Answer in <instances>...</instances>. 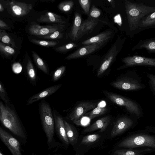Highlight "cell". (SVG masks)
I'll return each instance as SVG.
<instances>
[{
  "label": "cell",
  "instance_id": "cell-1",
  "mask_svg": "<svg viewBox=\"0 0 155 155\" xmlns=\"http://www.w3.org/2000/svg\"><path fill=\"white\" fill-rule=\"evenodd\" d=\"M12 105L0 101V120L3 125L14 135L22 140H26L25 128L17 113Z\"/></svg>",
  "mask_w": 155,
  "mask_h": 155
},
{
  "label": "cell",
  "instance_id": "cell-2",
  "mask_svg": "<svg viewBox=\"0 0 155 155\" xmlns=\"http://www.w3.org/2000/svg\"><path fill=\"white\" fill-rule=\"evenodd\" d=\"M125 11L128 24L131 31L137 28L140 21L144 16L155 12V7L147 6L125 0Z\"/></svg>",
  "mask_w": 155,
  "mask_h": 155
},
{
  "label": "cell",
  "instance_id": "cell-3",
  "mask_svg": "<svg viewBox=\"0 0 155 155\" xmlns=\"http://www.w3.org/2000/svg\"><path fill=\"white\" fill-rule=\"evenodd\" d=\"M39 110L42 126L49 146L54 140L55 123L53 111L50 104L44 100L40 102Z\"/></svg>",
  "mask_w": 155,
  "mask_h": 155
},
{
  "label": "cell",
  "instance_id": "cell-4",
  "mask_svg": "<svg viewBox=\"0 0 155 155\" xmlns=\"http://www.w3.org/2000/svg\"><path fill=\"white\" fill-rule=\"evenodd\" d=\"M118 146L130 149L147 147L155 150V137L144 134L133 135L122 141Z\"/></svg>",
  "mask_w": 155,
  "mask_h": 155
},
{
  "label": "cell",
  "instance_id": "cell-5",
  "mask_svg": "<svg viewBox=\"0 0 155 155\" xmlns=\"http://www.w3.org/2000/svg\"><path fill=\"white\" fill-rule=\"evenodd\" d=\"M105 96L114 103L120 106H124L130 113L137 116L141 112L137 104L133 101L117 94L104 91Z\"/></svg>",
  "mask_w": 155,
  "mask_h": 155
},
{
  "label": "cell",
  "instance_id": "cell-6",
  "mask_svg": "<svg viewBox=\"0 0 155 155\" xmlns=\"http://www.w3.org/2000/svg\"><path fill=\"white\" fill-rule=\"evenodd\" d=\"M0 139L8 149L12 155H22L18 140L11 134L0 127Z\"/></svg>",
  "mask_w": 155,
  "mask_h": 155
},
{
  "label": "cell",
  "instance_id": "cell-7",
  "mask_svg": "<svg viewBox=\"0 0 155 155\" xmlns=\"http://www.w3.org/2000/svg\"><path fill=\"white\" fill-rule=\"evenodd\" d=\"M65 26L59 24L54 25L41 26L38 24L31 25L28 29L30 34L36 36H45L57 31H62Z\"/></svg>",
  "mask_w": 155,
  "mask_h": 155
},
{
  "label": "cell",
  "instance_id": "cell-8",
  "mask_svg": "<svg viewBox=\"0 0 155 155\" xmlns=\"http://www.w3.org/2000/svg\"><path fill=\"white\" fill-rule=\"evenodd\" d=\"M113 87L121 90L134 91L140 89L143 87L137 80L130 78H123L110 83Z\"/></svg>",
  "mask_w": 155,
  "mask_h": 155
},
{
  "label": "cell",
  "instance_id": "cell-9",
  "mask_svg": "<svg viewBox=\"0 0 155 155\" xmlns=\"http://www.w3.org/2000/svg\"><path fill=\"white\" fill-rule=\"evenodd\" d=\"M107 40L102 41L81 48L68 55L65 59L70 60L78 58L92 53L99 49Z\"/></svg>",
  "mask_w": 155,
  "mask_h": 155
},
{
  "label": "cell",
  "instance_id": "cell-10",
  "mask_svg": "<svg viewBox=\"0 0 155 155\" xmlns=\"http://www.w3.org/2000/svg\"><path fill=\"white\" fill-rule=\"evenodd\" d=\"M96 104L90 102H83L78 104L70 114L69 118L76 123L88 111L94 108Z\"/></svg>",
  "mask_w": 155,
  "mask_h": 155
},
{
  "label": "cell",
  "instance_id": "cell-11",
  "mask_svg": "<svg viewBox=\"0 0 155 155\" xmlns=\"http://www.w3.org/2000/svg\"><path fill=\"white\" fill-rule=\"evenodd\" d=\"M56 133L62 141L66 145L69 144L67 138L64 120L55 109L52 110Z\"/></svg>",
  "mask_w": 155,
  "mask_h": 155
},
{
  "label": "cell",
  "instance_id": "cell-12",
  "mask_svg": "<svg viewBox=\"0 0 155 155\" xmlns=\"http://www.w3.org/2000/svg\"><path fill=\"white\" fill-rule=\"evenodd\" d=\"M122 61L124 64V67L142 65L155 66V59L137 55L125 58Z\"/></svg>",
  "mask_w": 155,
  "mask_h": 155
},
{
  "label": "cell",
  "instance_id": "cell-13",
  "mask_svg": "<svg viewBox=\"0 0 155 155\" xmlns=\"http://www.w3.org/2000/svg\"><path fill=\"white\" fill-rule=\"evenodd\" d=\"M133 122L129 117H124L118 118L112 128L111 132L112 137L119 135L130 127L133 125Z\"/></svg>",
  "mask_w": 155,
  "mask_h": 155
},
{
  "label": "cell",
  "instance_id": "cell-14",
  "mask_svg": "<svg viewBox=\"0 0 155 155\" xmlns=\"http://www.w3.org/2000/svg\"><path fill=\"white\" fill-rule=\"evenodd\" d=\"M10 8L14 15L22 17L28 14L31 10L32 5L22 2L11 0L9 3Z\"/></svg>",
  "mask_w": 155,
  "mask_h": 155
},
{
  "label": "cell",
  "instance_id": "cell-15",
  "mask_svg": "<svg viewBox=\"0 0 155 155\" xmlns=\"http://www.w3.org/2000/svg\"><path fill=\"white\" fill-rule=\"evenodd\" d=\"M59 84L47 88L30 97L28 100L26 105H29L35 102L47 97L56 92L61 87Z\"/></svg>",
  "mask_w": 155,
  "mask_h": 155
},
{
  "label": "cell",
  "instance_id": "cell-16",
  "mask_svg": "<svg viewBox=\"0 0 155 155\" xmlns=\"http://www.w3.org/2000/svg\"><path fill=\"white\" fill-rule=\"evenodd\" d=\"M118 53L115 45L110 49L105 57L97 73L98 77L101 75L108 68Z\"/></svg>",
  "mask_w": 155,
  "mask_h": 155
},
{
  "label": "cell",
  "instance_id": "cell-17",
  "mask_svg": "<svg viewBox=\"0 0 155 155\" xmlns=\"http://www.w3.org/2000/svg\"><path fill=\"white\" fill-rule=\"evenodd\" d=\"M98 22L97 19L91 17L82 22L76 40H79L84 35L92 31Z\"/></svg>",
  "mask_w": 155,
  "mask_h": 155
},
{
  "label": "cell",
  "instance_id": "cell-18",
  "mask_svg": "<svg viewBox=\"0 0 155 155\" xmlns=\"http://www.w3.org/2000/svg\"><path fill=\"white\" fill-rule=\"evenodd\" d=\"M110 120V117L109 116L104 117L97 120L90 126L84 130L83 132L84 133L90 132L100 129V132H103L106 130Z\"/></svg>",
  "mask_w": 155,
  "mask_h": 155
},
{
  "label": "cell",
  "instance_id": "cell-19",
  "mask_svg": "<svg viewBox=\"0 0 155 155\" xmlns=\"http://www.w3.org/2000/svg\"><path fill=\"white\" fill-rule=\"evenodd\" d=\"M37 21L39 22L57 23L61 25L66 23L61 16L50 12L41 15L37 18Z\"/></svg>",
  "mask_w": 155,
  "mask_h": 155
},
{
  "label": "cell",
  "instance_id": "cell-20",
  "mask_svg": "<svg viewBox=\"0 0 155 155\" xmlns=\"http://www.w3.org/2000/svg\"><path fill=\"white\" fill-rule=\"evenodd\" d=\"M111 33V31H105L83 41L82 44L87 45L108 40L110 38Z\"/></svg>",
  "mask_w": 155,
  "mask_h": 155
},
{
  "label": "cell",
  "instance_id": "cell-21",
  "mask_svg": "<svg viewBox=\"0 0 155 155\" xmlns=\"http://www.w3.org/2000/svg\"><path fill=\"white\" fill-rule=\"evenodd\" d=\"M81 23L82 19L81 15L78 13H76L70 33L71 38L73 40H76Z\"/></svg>",
  "mask_w": 155,
  "mask_h": 155
},
{
  "label": "cell",
  "instance_id": "cell-22",
  "mask_svg": "<svg viewBox=\"0 0 155 155\" xmlns=\"http://www.w3.org/2000/svg\"><path fill=\"white\" fill-rule=\"evenodd\" d=\"M66 135L69 143L74 145L77 142V135L75 133L71 125L65 120H64Z\"/></svg>",
  "mask_w": 155,
  "mask_h": 155
},
{
  "label": "cell",
  "instance_id": "cell-23",
  "mask_svg": "<svg viewBox=\"0 0 155 155\" xmlns=\"http://www.w3.org/2000/svg\"><path fill=\"white\" fill-rule=\"evenodd\" d=\"M152 149H146L139 150L132 149H121L116 150L113 155H143Z\"/></svg>",
  "mask_w": 155,
  "mask_h": 155
},
{
  "label": "cell",
  "instance_id": "cell-24",
  "mask_svg": "<svg viewBox=\"0 0 155 155\" xmlns=\"http://www.w3.org/2000/svg\"><path fill=\"white\" fill-rule=\"evenodd\" d=\"M27 76L30 81L36 84L38 80V76L31 60L28 59L26 66Z\"/></svg>",
  "mask_w": 155,
  "mask_h": 155
},
{
  "label": "cell",
  "instance_id": "cell-25",
  "mask_svg": "<svg viewBox=\"0 0 155 155\" xmlns=\"http://www.w3.org/2000/svg\"><path fill=\"white\" fill-rule=\"evenodd\" d=\"M32 52L34 61L38 68L46 74H49V70L46 64L35 52Z\"/></svg>",
  "mask_w": 155,
  "mask_h": 155
},
{
  "label": "cell",
  "instance_id": "cell-26",
  "mask_svg": "<svg viewBox=\"0 0 155 155\" xmlns=\"http://www.w3.org/2000/svg\"><path fill=\"white\" fill-rule=\"evenodd\" d=\"M107 108L104 107L98 106L86 115L90 120L105 114L107 111Z\"/></svg>",
  "mask_w": 155,
  "mask_h": 155
},
{
  "label": "cell",
  "instance_id": "cell-27",
  "mask_svg": "<svg viewBox=\"0 0 155 155\" xmlns=\"http://www.w3.org/2000/svg\"><path fill=\"white\" fill-rule=\"evenodd\" d=\"M0 40L1 42L13 48H15V42L4 31L1 29L0 31Z\"/></svg>",
  "mask_w": 155,
  "mask_h": 155
},
{
  "label": "cell",
  "instance_id": "cell-28",
  "mask_svg": "<svg viewBox=\"0 0 155 155\" xmlns=\"http://www.w3.org/2000/svg\"><path fill=\"white\" fill-rule=\"evenodd\" d=\"M155 25V12L149 15L141 21L139 26L146 27Z\"/></svg>",
  "mask_w": 155,
  "mask_h": 155
},
{
  "label": "cell",
  "instance_id": "cell-29",
  "mask_svg": "<svg viewBox=\"0 0 155 155\" xmlns=\"http://www.w3.org/2000/svg\"><path fill=\"white\" fill-rule=\"evenodd\" d=\"M0 52L6 56L12 55L15 53V51L13 48L1 42L0 43Z\"/></svg>",
  "mask_w": 155,
  "mask_h": 155
},
{
  "label": "cell",
  "instance_id": "cell-30",
  "mask_svg": "<svg viewBox=\"0 0 155 155\" xmlns=\"http://www.w3.org/2000/svg\"><path fill=\"white\" fill-rule=\"evenodd\" d=\"M30 41L35 44L47 47L54 46L58 45V43L56 41L41 40L35 39H31Z\"/></svg>",
  "mask_w": 155,
  "mask_h": 155
},
{
  "label": "cell",
  "instance_id": "cell-31",
  "mask_svg": "<svg viewBox=\"0 0 155 155\" xmlns=\"http://www.w3.org/2000/svg\"><path fill=\"white\" fill-rule=\"evenodd\" d=\"M101 137L98 134H92L84 136L82 139L81 144H88L95 142L98 140Z\"/></svg>",
  "mask_w": 155,
  "mask_h": 155
},
{
  "label": "cell",
  "instance_id": "cell-32",
  "mask_svg": "<svg viewBox=\"0 0 155 155\" xmlns=\"http://www.w3.org/2000/svg\"><path fill=\"white\" fill-rule=\"evenodd\" d=\"M74 5V2L73 1H64L61 2L59 4L58 8L61 11L68 12L72 8Z\"/></svg>",
  "mask_w": 155,
  "mask_h": 155
},
{
  "label": "cell",
  "instance_id": "cell-33",
  "mask_svg": "<svg viewBox=\"0 0 155 155\" xmlns=\"http://www.w3.org/2000/svg\"><path fill=\"white\" fill-rule=\"evenodd\" d=\"M78 46V45L74 43H70L67 44L60 46L55 49V50L58 52H64Z\"/></svg>",
  "mask_w": 155,
  "mask_h": 155
},
{
  "label": "cell",
  "instance_id": "cell-34",
  "mask_svg": "<svg viewBox=\"0 0 155 155\" xmlns=\"http://www.w3.org/2000/svg\"><path fill=\"white\" fill-rule=\"evenodd\" d=\"M66 68L65 66H61L54 71L52 77L53 81H56L61 78L65 71Z\"/></svg>",
  "mask_w": 155,
  "mask_h": 155
},
{
  "label": "cell",
  "instance_id": "cell-35",
  "mask_svg": "<svg viewBox=\"0 0 155 155\" xmlns=\"http://www.w3.org/2000/svg\"><path fill=\"white\" fill-rule=\"evenodd\" d=\"M0 97L5 104L12 105L5 89L1 81L0 82Z\"/></svg>",
  "mask_w": 155,
  "mask_h": 155
},
{
  "label": "cell",
  "instance_id": "cell-36",
  "mask_svg": "<svg viewBox=\"0 0 155 155\" xmlns=\"http://www.w3.org/2000/svg\"><path fill=\"white\" fill-rule=\"evenodd\" d=\"M140 48H144L150 51H154L155 50V39L144 42L140 46Z\"/></svg>",
  "mask_w": 155,
  "mask_h": 155
},
{
  "label": "cell",
  "instance_id": "cell-37",
  "mask_svg": "<svg viewBox=\"0 0 155 155\" xmlns=\"http://www.w3.org/2000/svg\"><path fill=\"white\" fill-rule=\"evenodd\" d=\"M61 31H57L48 35L41 36V38L46 39H59L63 37V34Z\"/></svg>",
  "mask_w": 155,
  "mask_h": 155
},
{
  "label": "cell",
  "instance_id": "cell-38",
  "mask_svg": "<svg viewBox=\"0 0 155 155\" xmlns=\"http://www.w3.org/2000/svg\"><path fill=\"white\" fill-rule=\"evenodd\" d=\"M78 2L85 14H88L90 12V1L89 0H79Z\"/></svg>",
  "mask_w": 155,
  "mask_h": 155
},
{
  "label": "cell",
  "instance_id": "cell-39",
  "mask_svg": "<svg viewBox=\"0 0 155 155\" xmlns=\"http://www.w3.org/2000/svg\"><path fill=\"white\" fill-rule=\"evenodd\" d=\"M89 15L91 18H98L101 14V11L94 5H93L90 10Z\"/></svg>",
  "mask_w": 155,
  "mask_h": 155
},
{
  "label": "cell",
  "instance_id": "cell-40",
  "mask_svg": "<svg viewBox=\"0 0 155 155\" xmlns=\"http://www.w3.org/2000/svg\"><path fill=\"white\" fill-rule=\"evenodd\" d=\"M149 80L152 87L155 91V75L149 74L147 75Z\"/></svg>",
  "mask_w": 155,
  "mask_h": 155
},
{
  "label": "cell",
  "instance_id": "cell-41",
  "mask_svg": "<svg viewBox=\"0 0 155 155\" xmlns=\"http://www.w3.org/2000/svg\"><path fill=\"white\" fill-rule=\"evenodd\" d=\"M22 68L21 65L19 63H15L12 65V69L14 72L18 73L21 71Z\"/></svg>",
  "mask_w": 155,
  "mask_h": 155
},
{
  "label": "cell",
  "instance_id": "cell-42",
  "mask_svg": "<svg viewBox=\"0 0 155 155\" xmlns=\"http://www.w3.org/2000/svg\"><path fill=\"white\" fill-rule=\"evenodd\" d=\"M0 28L1 29L10 30V28L8 25L1 19L0 20Z\"/></svg>",
  "mask_w": 155,
  "mask_h": 155
},
{
  "label": "cell",
  "instance_id": "cell-43",
  "mask_svg": "<svg viewBox=\"0 0 155 155\" xmlns=\"http://www.w3.org/2000/svg\"><path fill=\"white\" fill-rule=\"evenodd\" d=\"M107 1L110 3L112 7L114 8L115 7V2L114 0H108Z\"/></svg>",
  "mask_w": 155,
  "mask_h": 155
},
{
  "label": "cell",
  "instance_id": "cell-44",
  "mask_svg": "<svg viewBox=\"0 0 155 155\" xmlns=\"http://www.w3.org/2000/svg\"><path fill=\"white\" fill-rule=\"evenodd\" d=\"M4 10V8L3 7L1 3L0 4V12H2Z\"/></svg>",
  "mask_w": 155,
  "mask_h": 155
},
{
  "label": "cell",
  "instance_id": "cell-45",
  "mask_svg": "<svg viewBox=\"0 0 155 155\" xmlns=\"http://www.w3.org/2000/svg\"><path fill=\"white\" fill-rule=\"evenodd\" d=\"M0 155H5L1 151H0Z\"/></svg>",
  "mask_w": 155,
  "mask_h": 155
},
{
  "label": "cell",
  "instance_id": "cell-46",
  "mask_svg": "<svg viewBox=\"0 0 155 155\" xmlns=\"http://www.w3.org/2000/svg\"><path fill=\"white\" fill-rule=\"evenodd\" d=\"M32 155H36L35 154V153H33Z\"/></svg>",
  "mask_w": 155,
  "mask_h": 155
},
{
  "label": "cell",
  "instance_id": "cell-47",
  "mask_svg": "<svg viewBox=\"0 0 155 155\" xmlns=\"http://www.w3.org/2000/svg\"><path fill=\"white\" fill-rule=\"evenodd\" d=\"M154 51H155V50Z\"/></svg>",
  "mask_w": 155,
  "mask_h": 155
}]
</instances>
